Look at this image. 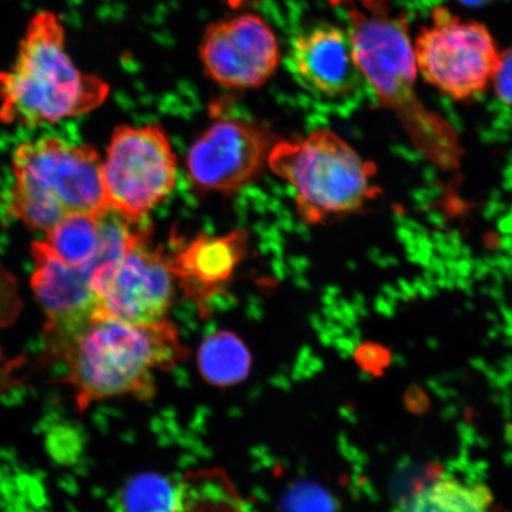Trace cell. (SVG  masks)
<instances>
[{
    "mask_svg": "<svg viewBox=\"0 0 512 512\" xmlns=\"http://www.w3.org/2000/svg\"><path fill=\"white\" fill-rule=\"evenodd\" d=\"M184 355L168 319L137 325L96 317L44 361L66 369L61 382L72 389L76 411L82 414L94 403L123 396L152 398L159 371L174 368Z\"/></svg>",
    "mask_w": 512,
    "mask_h": 512,
    "instance_id": "1",
    "label": "cell"
},
{
    "mask_svg": "<svg viewBox=\"0 0 512 512\" xmlns=\"http://www.w3.org/2000/svg\"><path fill=\"white\" fill-rule=\"evenodd\" d=\"M348 18L358 70L381 105L396 114L419 149L439 164L458 158L456 133L415 93L418 76L406 19L394 14L389 0H331Z\"/></svg>",
    "mask_w": 512,
    "mask_h": 512,
    "instance_id": "2",
    "label": "cell"
},
{
    "mask_svg": "<svg viewBox=\"0 0 512 512\" xmlns=\"http://www.w3.org/2000/svg\"><path fill=\"white\" fill-rule=\"evenodd\" d=\"M110 93L105 79L76 66L61 18L43 10L30 18L14 63L0 70V124L54 125L98 110Z\"/></svg>",
    "mask_w": 512,
    "mask_h": 512,
    "instance_id": "3",
    "label": "cell"
},
{
    "mask_svg": "<svg viewBox=\"0 0 512 512\" xmlns=\"http://www.w3.org/2000/svg\"><path fill=\"white\" fill-rule=\"evenodd\" d=\"M102 163L94 146L59 137L19 144L11 159V214L47 232L68 216L101 213L107 208Z\"/></svg>",
    "mask_w": 512,
    "mask_h": 512,
    "instance_id": "4",
    "label": "cell"
},
{
    "mask_svg": "<svg viewBox=\"0 0 512 512\" xmlns=\"http://www.w3.org/2000/svg\"><path fill=\"white\" fill-rule=\"evenodd\" d=\"M268 168L296 192L300 219L319 224L360 213L376 200V168L328 130L275 143Z\"/></svg>",
    "mask_w": 512,
    "mask_h": 512,
    "instance_id": "5",
    "label": "cell"
},
{
    "mask_svg": "<svg viewBox=\"0 0 512 512\" xmlns=\"http://www.w3.org/2000/svg\"><path fill=\"white\" fill-rule=\"evenodd\" d=\"M102 179L107 207L134 223L144 222L177 182V158L163 127H115Z\"/></svg>",
    "mask_w": 512,
    "mask_h": 512,
    "instance_id": "6",
    "label": "cell"
},
{
    "mask_svg": "<svg viewBox=\"0 0 512 512\" xmlns=\"http://www.w3.org/2000/svg\"><path fill=\"white\" fill-rule=\"evenodd\" d=\"M416 68L427 83L454 100L483 92L494 80L499 54L484 24L435 9L414 44Z\"/></svg>",
    "mask_w": 512,
    "mask_h": 512,
    "instance_id": "7",
    "label": "cell"
},
{
    "mask_svg": "<svg viewBox=\"0 0 512 512\" xmlns=\"http://www.w3.org/2000/svg\"><path fill=\"white\" fill-rule=\"evenodd\" d=\"M175 280L170 258L146 239L114 264L95 271L98 317L137 325L163 322L174 298Z\"/></svg>",
    "mask_w": 512,
    "mask_h": 512,
    "instance_id": "8",
    "label": "cell"
},
{
    "mask_svg": "<svg viewBox=\"0 0 512 512\" xmlns=\"http://www.w3.org/2000/svg\"><path fill=\"white\" fill-rule=\"evenodd\" d=\"M275 145L266 128L241 119L216 121L190 147L187 166L200 192L229 195L259 176Z\"/></svg>",
    "mask_w": 512,
    "mask_h": 512,
    "instance_id": "9",
    "label": "cell"
},
{
    "mask_svg": "<svg viewBox=\"0 0 512 512\" xmlns=\"http://www.w3.org/2000/svg\"><path fill=\"white\" fill-rule=\"evenodd\" d=\"M31 256V288L46 315L44 356H48L98 317L95 270L67 265L43 241L32 243Z\"/></svg>",
    "mask_w": 512,
    "mask_h": 512,
    "instance_id": "10",
    "label": "cell"
},
{
    "mask_svg": "<svg viewBox=\"0 0 512 512\" xmlns=\"http://www.w3.org/2000/svg\"><path fill=\"white\" fill-rule=\"evenodd\" d=\"M200 55L210 78L229 89L261 87L272 78L281 57L278 38L256 15L211 24Z\"/></svg>",
    "mask_w": 512,
    "mask_h": 512,
    "instance_id": "11",
    "label": "cell"
},
{
    "mask_svg": "<svg viewBox=\"0 0 512 512\" xmlns=\"http://www.w3.org/2000/svg\"><path fill=\"white\" fill-rule=\"evenodd\" d=\"M294 73L303 85L326 98H342L354 91L360 70L348 32L331 24L306 30L292 47Z\"/></svg>",
    "mask_w": 512,
    "mask_h": 512,
    "instance_id": "12",
    "label": "cell"
},
{
    "mask_svg": "<svg viewBox=\"0 0 512 512\" xmlns=\"http://www.w3.org/2000/svg\"><path fill=\"white\" fill-rule=\"evenodd\" d=\"M247 241L240 229L223 236L200 234L170 258L176 280L201 310L232 280L245 259Z\"/></svg>",
    "mask_w": 512,
    "mask_h": 512,
    "instance_id": "13",
    "label": "cell"
},
{
    "mask_svg": "<svg viewBox=\"0 0 512 512\" xmlns=\"http://www.w3.org/2000/svg\"><path fill=\"white\" fill-rule=\"evenodd\" d=\"M46 235L43 242L67 265L95 271L101 267L100 213L68 216L47 230Z\"/></svg>",
    "mask_w": 512,
    "mask_h": 512,
    "instance_id": "14",
    "label": "cell"
},
{
    "mask_svg": "<svg viewBox=\"0 0 512 512\" xmlns=\"http://www.w3.org/2000/svg\"><path fill=\"white\" fill-rule=\"evenodd\" d=\"M175 512H254L221 470L191 472L178 485Z\"/></svg>",
    "mask_w": 512,
    "mask_h": 512,
    "instance_id": "15",
    "label": "cell"
},
{
    "mask_svg": "<svg viewBox=\"0 0 512 512\" xmlns=\"http://www.w3.org/2000/svg\"><path fill=\"white\" fill-rule=\"evenodd\" d=\"M251 363L245 343L230 331L208 336L198 350V369L203 379L216 387H230L245 380Z\"/></svg>",
    "mask_w": 512,
    "mask_h": 512,
    "instance_id": "16",
    "label": "cell"
},
{
    "mask_svg": "<svg viewBox=\"0 0 512 512\" xmlns=\"http://www.w3.org/2000/svg\"><path fill=\"white\" fill-rule=\"evenodd\" d=\"M494 496L488 486L438 479L415 495L409 512H489Z\"/></svg>",
    "mask_w": 512,
    "mask_h": 512,
    "instance_id": "17",
    "label": "cell"
},
{
    "mask_svg": "<svg viewBox=\"0 0 512 512\" xmlns=\"http://www.w3.org/2000/svg\"><path fill=\"white\" fill-rule=\"evenodd\" d=\"M177 502L178 486L151 473L132 478L121 498L123 512H175Z\"/></svg>",
    "mask_w": 512,
    "mask_h": 512,
    "instance_id": "18",
    "label": "cell"
},
{
    "mask_svg": "<svg viewBox=\"0 0 512 512\" xmlns=\"http://www.w3.org/2000/svg\"><path fill=\"white\" fill-rule=\"evenodd\" d=\"M22 307L15 275L0 267V331L16 322ZM0 358H4L2 354Z\"/></svg>",
    "mask_w": 512,
    "mask_h": 512,
    "instance_id": "19",
    "label": "cell"
},
{
    "mask_svg": "<svg viewBox=\"0 0 512 512\" xmlns=\"http://www.w3.org/2000/svg\"><path fill=\"white\" fill-rule=\"evenodd\" d=\"M495 91L505 105L512 107V48L505 50L499 59L494 76Z\"/></svg>",
    "mask_w": 512,
    "mask_h": 512,
    "instance_id": "20",
    "label": "cell"
},
{
    "mask_svg": "<svg viewBox=\"0 0 512 512\" xmlns=\"http://www.w3.org/2000/svg\"><path fill=\"white\" fill-rule=\"evenodd\" d=\"M23 362L22 358L9 361L0 358V395L8 392L12 387L18 386L19 379L16 376V371L21 368Z\"/></svg>",
    "mask_w": 512,
    "mask_h": 512,
    "instance_id": "21",
    "label": "cell"
},
{
    "mask_svg": "<svg viewBox=\"0 0 512 512\" xmlns=\"http://www.w3.org/2000/svg\"><path fill=\"white\" fill-rule=\"evenodd\" d=\"M459 2H462L466 5L478 6V5H482L486 2H489V0H459Z\"/></svg>",
    "mask_w": 512,
    "mask_h": 512,
    "instance_id": "22",
    "label": "cell"
},
{
    "mask_svg": "<svg viewBox=\"0 0 512 512\" xmlns=\"http://www.w3.org/2000/svg\"><path fill=\"white\" fill-rule=\"evenodd\" d=\"M489 512H512V511L508 510L507 508L502 507V505L494 503V505H492Z\"/></svg>",
    "mask_w": 512,
    "mask_h": 512,
    "instance_id": "23",
    "label": "cell"
}]
</instances>
